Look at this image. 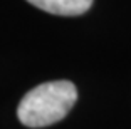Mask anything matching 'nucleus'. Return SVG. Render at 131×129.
<instances>
[{
  "instance_id": "nucleus-1",
  "label": "nucleus",
  "mask_w": 131,
  "mask_h": 129,
  "mask_svg": "<svg viewBox=\"0 0 131 129\" xmlns=\"http://www.w3.org/2000/svg\"><path fill=\"white\" fill-rule=\"evenodd\" d=\"M77 101V89L71 80L39 84L22 97L17 118L27 127H46L67 116Z\"/></svg>"
},
{
  "instance_id": "nucleus-2",
  "label": "nucleus",
  "mask_w": 131,
  "mask_h": 129,
  "mask_svg": "<svg viewBox=\"0 0 131 129\" xmlns=\"http://www.w3.org/2000/svg\"><path fill=\"white\" fill-rule=\"evenodd\" d=\"M27 2L44 12L64 17L86 14L93 5V0H27Z\"/></svg>"
}]
</instances>
